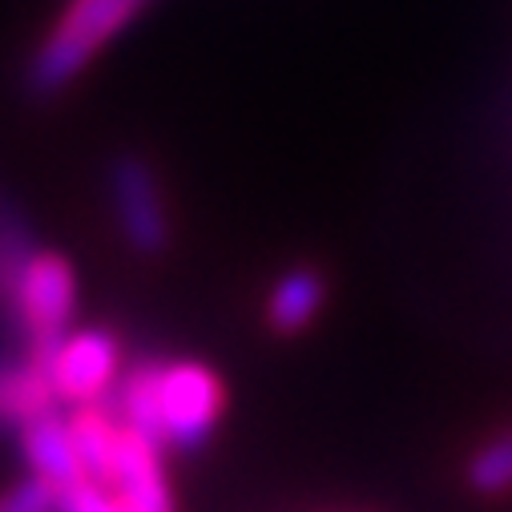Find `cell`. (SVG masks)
Wrapping results in <instances>:
<instances>
[{"label": "cell", "instance_id": "6da1fadb", "mask_svg": "<svg viewBox=\"0 0 512 512\" xmlns=\"http://www.w3.org/2000/svg\"><path fill=\"white\" fill-rule=\"evenodd\" d=\"M134 9L138 0H69L61 21L25 65V89L33 97H57L69 89L89 69V61L130 25Z\"/></svg>", "mask_w": 512, "mask_h": 512}, {"label": "cell", "instance_id": "7a4b0ae2", "mask_svg": "<svg viewBox=\"0 0 512 512\" xmlns=\"http://www.w3.org/2000/svg\"><path fill=\"white\" fill-rule=\"evenodd\" d=\"M222 404H226V392L214 367L198 359H162V371H158L162 448H178V452L202 448L218 428Z\"/></svg>", "mask_w": 512, "mask_h": 512}, {"label": "cell", "instance_id": "3957f363", "mask_svg": "<svg viewBox=\"0 0 512 512\" xmlns=\"http://www.w3.org/2000/svg\"><path fill=\"white\" fill-rule=\"evenodd\" d=\"M13 311L29 331V351L45 359L69 335V323L77 311V275L69 259H61L53 250H33L17 275Z\"/></svg>", "mask_w": 512, "mask_h": 512}, {"label": "cell", "instance_id": "277c9868", "mask_svg": "<svg viewBox=\"0 0 512 512\" xmlns=\"http://www.w3.org/2000/svg\"><path fill=\"white\" fill-rule=\"evenodd\" d=\"M109 198L117 230L134 254H162L170 246V210L158 182V170L142 154H117L109 166Z\"/></svg>", "mask_w": 512, "mask_h": 512}, {"label": "cell", "instance_id": "5b68a950", "mask_svg": "<svg viewBox=\"0 0 512 512\" xmlns=\"http://www.w3.org/2000/svg\"><path fill=\"white\" fill-rule=\"evenodd\" d=\"M45 371L53 379L57 400L85 408V404H105L113 383L121 375V351L117 339L101 327H85V331H69L45 359Z\"/></svg>", "mask_w": 512, "mask_h": 512}, {"label": "cell", "instance_id": "8992f818", "mask_svg": "<svg viewBox=\"0 0 512 512\" xmlns=\"http://www.w3.org/2000/svg\"><path fill=\"white\" fill-rule=\"evenodd\" d=\"M109 488L121 496L125 512H174V496L162 472V448L121 424V452Z\"/></svg>", "mask_w": 512, "mask_h": 512}, {"label": "cell", "instance_id": "52a82bcc", "mask_svg": "<svg viewBox=\"0 0 512 512\" xmlns=\"http://www.w3.org/2000/svg\"><path fill=\"white\" fill-rule=\"evenodd\" d=\"M21 452H25L29 468H33V476L49 480L57 492L89 476L81 456H77L73 428L57 412H45V416H37V420H29L21 428Z\"/></svg>", "mask_w": 512, "mask_h": 512}, {"label": "cell", "instance_id": "ba28073f", "mask_svg": "<svg viewBox=\"0 0 512 512\" xmlns=\"http://www.w3.org/2000/svg\"><path fill=\"white\" fill-rule=\"evenodd\" d=\"M53 404V379L33 351L29 359H0V424L25 428L29 420L53 412Z\"/></svg>", "mask_w": 512, "mask_h": 512}, {"label": "cell", "instance_id": "9c48e42d", "mask_svg": "<svg viewBox=\"0 0 512 512\" xmlns=\"http://www.w3.org/2000/svg\"><path fill=\"white\" fill-rule=\"evenodd\" d=\"M327 299V283L315 267H291L279 275V283L267 295V323L279 335H299L303 327L315 323V315L323 311Z\"/></svg>", "mask_w": 512, "mask_h": 512}, {"label": "cell", "instance_id": "30bf717a", "mask_svg": "<svg viewBox=\"0 0 512 512\" xmlns=\"http://www.w3.org/2000/svg\"><path fill=\"white\" fill-rule=\"evenodd\" d=\"M69 428H73V444H77V456H81L85 472L93 480L109 484L113 472H117V452H121V420L109 408V400L73 408Z\"/></svg>", "mask_w": 512, "mask_h": 512}, {"label": "cell", "instance_id": "8fae6325", "mask_svg": "<svg viewBox=\"0 0 512 512\" xmlns=\"http://www.w3.org/2000/svg\"><path fill=\"white\" fill-rule=\"evenodd\" d=\"M468 484L484 496L512 488V432H500L468 460Z\"/></svg>", "mask_w": 512, "mask_h": 512}, {"label": "cell", "instance_id": "7c38bea8", "mask_svg": "<svg viewBox=\"0 0 512 512\" xmlns=\"http://www.w3.org/2000/svg\"><path fill=\"white\" fill-rule=\"evenodd\" d=\"M57 512H125V504L109 484L85 476L57 492Z\"/></svg>", "mask_w": 512, "mask_h": 512}, {"label": "cell", "instance_id": "4fadbf2b", "mask_svg": "<svg viewBox=\"0 0 512 512\" xmlns=\"http://www.w3.org/2000/svg\"><path fill=\"white\" fill-rule=\"evenodd\" d=\"M0 512H57V488L41 476H29L0 492Z\"/></svg>", "mask_w": 512, "mask_h": 512}]
</instances>
